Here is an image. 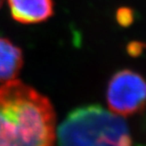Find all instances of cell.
<instances>
[{"mask_svg":"<svg viewBox=\"0 0 146 146\" xmlns=\"http://www.w3.org/2000/svg\"><path fill=\"white\" fill-rule=\"evenodd\" d=\"M56 135L46 96L18 79L0 86V146H54Z\"/></svg>","mask_w":146,"mask_h":146,"instance_id":"cell-1","label":"cell"},{"mask_svg":"<svg viewBox=\"0 0 146 146\" xmlns=\"http://www.w3.org/2000/svg\"><path fill=\"white\" fill-rule=\"evenodd\" d=\"M56 137L57 146H132L123 117L95 104L73 109Z\"/></svg>","mask_w":146,"mask_h":146,"instance_id":"cell-2","label":"cell"},{"mask_svg":"<svg viewBox=\"0 0 146 146\" xmlns=\"http://www.w3.org/2000/svg\"><path fill=\"white\" fill-rule=\"evenodd\" d=\"M107 102L111 112L122 117L141 112L146 107V80L131 70H119L108 82Z\"/></svg>","mask_w":146,"mask_h":146,"instance_id":"cell-3","label":"cell"},{"mask_svg":"<svg viewBox=\"0 0 146 146\" xmlns=\"http://www.w3.org/2000/svg\"><path fill=\"white\" fill-rule=\"evenodd\" d=\"M8 5L13 19L21 24L40 23L54 14L53 0H8Z\"/></svg>","mask_w":146,"mask_h":146,"instance_id":"cell-4","label":"cell"},{"mask_svg":"<svg viewBox=\"0 0 146 146\" xmlns=\"http://www.w3.org/2000/svg\"><path fill=\"white\" fill-rule=\"evenodd\" d=\"M22 50L11 40L0 37V82L15 79L23 66Z\"/></svg>","mask_w":146,"mask_h":146,"instance_id":"cell-5","label":"cell"},{"mask_svg":"<svg viewBox=\"0 0 146 146\" xmlns=\"http://www.w3.org/2000/svg\"><path fill=\"white\" fill-rule=\"evenodd\" d=\"M115 19L117 23L120 26L123 27H129L134 22L135 19L134 11L129 7H125V6L121 7L116 11Z\"/></svg>","mask_w":146,"mask_h":146,"instance_id":"cell-6","label":"cell"},{"mask_svg":"<svg viewBox=\"0 0 146 146\" xmlns=\"http://www.w3.org/2000/svg\"><path fill=\"white\" fill-rule=\"evenodd\" d=\"M145 48H146V44L141 42V41H137V40L131 41V42H129L127 45L128 54L133 57L139 56Z\"/></svg>","mask_w":146,"mask_h":146,"instance_id":"cell-7","label":"cell"},{"mask_svg":"<svg viewBox=\"0 0 146 146\" xmlns=\"http://www.w3.org/2000/svg\"><path fill=\"white\" fill-rule=\"evenodd\" d=\"M5 0H0V8H1V6L3 5V3H4Z\"/></svg>","mask_w":146,"mask_h":146,"instance_id":"cell-8","label":"cell"}]
</instances>
